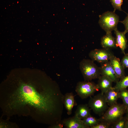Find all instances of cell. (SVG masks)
I'll list each match as a JSON object with an SVG mask.
<instances>
[{
  "label": "cell",
  "mask_w": 128,
  "mask_h": 128,
  "mask_svg": "<svg viewBox=\"0 0 128 128\" xmlns=\"http://www.w3.org/2000/svg\"><path fill=\"white\" fill-rule=\"evenodd\" d=\"M90 110L88 104L79 105L75 111V115L80 119H83L91 115Z\"/></svg>",
  "instance_id": "2e32d148"
},
{
  "label": "cell",
  "mask_w": 128,
  "mask_h": 128,
  "mask_svg": "<svg viewBox=\"0 0 128 128\" xmlns=\"http://www.w3.org/2000/svg\"><path fill=\"white\" fill-rule=\"evenodd\" d=\"M109 61L118 78L120 80L123 78L125 76V69L121 64L119 59L114 55Z\"/></svg>",
  "instance_id": "9c48e42d"
},
{
  "label": "cell",
  "mask_w": 128,
  "mask_h": 128,
  "mask_svg": "<svg viewBox=\"0 0 128 128\" xmlns=\"http://www.w3.org/2000/svg\"><path fill=\"white\" fill-rule=\"evenodd\" d=\"M79 67L85 81L98 79L101 75L100 67L91 59H83L80 62Z\"/></svg>",
  "instance_id": "3957f363"
},
{
  "label": "cell",
  "mask_w": 128,
  "mask_h": 128,
  "mask_svg": "<svg viewBox=\"0 0 128 128\" xmlns=\"http://www.w3.org/2000/svg\"><path fill=\"white\" fill-rule=\"evenodd\" d=\"M127 119L123 117L116 122L112 125L113 128H125Z\"/></svg>",
  "instance_id": "44dd1931"
},
{
  "label": "cell",
  "mask_w": 128,
  "mask_h": 128,
  "mask_svg": "<svg viewBox=\"0 0 128 128\" xmlns=\"http://www.w3.org/2000/svg\"><path fill=\"white\" fill-rule=\"evenodd\" d=\"M120 62L125 69L128 68V53L124 55Z\"/></svg>",
  "instance_id": "cb8c5ba5"
},
{
  "label": "cell",
  "mask_w": 128,
  "mask_h": 128,
  "mask_svg": "<svg viewBox=\"0 0 128 128\" xmlns=\"http://www.w3.org/2000/svg\"><path fill=\"white\" fill-rule=\"evenodd\" d=\"M62 123L67 128H88L83 124L82 119L75 115L72 117L65 119Z\"/></svg>",
  "instance_id": "8fae6325"
},
{
  "label": "cell",
  "mask_w": 128,
  "mask_h": 128,
  "mask_svg": "<svg viewBox=\"0 0 128 128\" xmlns=\"http://www.w3.org/2000/svg\"><path fill=\"white\" fill-rule=\"evenodd\" d=\"M99 90L96 84L91 81L79 82L77 83L75 88V91L77 95L82 99L91 96Z\"/></svg>",
  "instance_id": "8992f818"
},
{
  "label": "cell",
  "mask_w": 128,
  "mask_h": 128,
  "mask_svg": "<svg viewBox=\"0 0 128 128\" xmlns=\"http://www.w3.org/2000/svg\"><path fill=\"white\" fill-rule=\"evenodd\" d=\"M2 115L0 118V128H18L19 126L16 123L10 121V118H7L6 119H3Z\"/></svg>",
  "instance_id": "ac0fdd59"
},
{
  "label": "cell",
  "mask_w": 128,
  "mask_h": 128,
  "mask_svg": "<svg viewBox=\"0 0 128 128\" xmlns=\"http://www.w3.org/2000/svg\"><path fill=\"white\" fill-rule=\"evenodd\" d=\"M116 36L115 41L117 47H119L122 53L124 55L125 54V50L127 46V40L125 34L123 32H121L117 28L114 30Z\"/></svg>",
  "instance_id": "7c38bea8"
},
{
  "label": "cell",
  "mask_w": 128,
  "mask_h": 128,
  "mask_svg": "<svg viewBox=\"0 0 128 128\" xmlns=\"http://www.w3.org/2000/svg\"><path fill=\"white\" fill-rule=\"evenodd\" d=\"M123 0H110L112 5L114 9V12L116 10L123 11L122 9L121 6L123 3Z\"/></svg>",
  "instance_id": "7402d4cb"
},
{
  "label": "cell",
  "mask_w": 128,
  "mask_h": 128,
  "mask_svg": "<svg viewBox=\"0 0 128 128\" xmlns=\"http://www.w3.org/2000/svg\"><path fill=\"white\" fill-rule=\"evenodd\" d=\"M125 128H128V119H127Z\"/></svg>",
  "instance_id": "4316f807"
},
{
  "label": "cell",
  "mask_w": 128,
  "mask_h": 128,
  "mask_svg": "<svg viewBox=\"0 0 128 128\" xmlns=\"http://www.w3.org/2000/svg\"><path fill=\"white\" fill-rule=\"evenodd\" d=\"M114 55L110 49L103 48L92 50L89 54V57L91 60L101 64L109 61Z\"/></svg>",
  "instance_id": "52a82bcc"
},
{
  "label": "cell",
  "mask_w": 128,
  "mask_h": 128,
  "mask_svg": "<svg viewBox=\"0 0 128 128\" xmlns=\"http://www.w3.org/2000/svg\"><path fill=\"white\" fill-rule=\"evenodd\" d=\"M126 115L125 116L126 119H128V109H127V111L126 113Z\"/></svg>",
  "instance_id": "83f0119b"
},
{
  "label": "cell",
  "mask_w": 128,
  "mask_h": 128,
  "mask_svg": "<svg viewBox=\"0 0 128 128\" xmlns=\"http://www.w3.org/2000/svg\"><path fill=\"white\" fill-rule=\"evenodd\" d=\"M127 14V16L123 20L119 21L124 26L125 29L123 32L125 34L128 32V13Z\"/></svg>",
  "instance_id": "d4e9b609"
},
{
  "label": "cell",
  "mask_w": 128,
  "mask_h": 128,
  "mask_svg": "<svg viewBox=\"0 0 128 128\" xmlns=\"http://www.w3.org/2000/svg\"><path fill=\"white\" fill-rule=\"evenodd\" d=\"M99 16V24L106 33L112 32L117 28L119 17L115 12L107 11Z\"/></svg>",
  "instance_id": "277c9868"
},
{
  "label": "cell",
  "mask_w": 128,
  "mask_h": 128,
  "mask_svg": "<svg viewBox=\"0 0 128 128\" xmlns=\"http://www.w3.org/2000/svg\"><path fill=\"white\" fill-rule=\"evenodd\" d=\"M82 120L83 124L88 128H91L100 122L99 119H97L91 115Z\"/></svg>",
  "instance_id": "e0dca14e"
},
{
  "label": "cell",
  "mask_w": 128,
  "mask_h": 128,
  "mask_svg": "<svg viewBox=\"0 0 128 128\" xmlns=\"http://www.w3.org/2000/svg\"><path fill=\"white\" fill-rule=\"evenodd\" d=\"M74 97L73 94L71 92L67 93L64 95V104L68 115L71 114L73 107L77 104Z\"/></svg>",
  "instance_id": "5bb4252c"
},
{
  "label": "cell",
  "mask_w": 128,
  "mask_h": 128,
  "mask_svg": "<svg viewBox=\"0 0 128 128\" xmlns=\"http://www.w3.org/2000/svg\"><path fill=\"white\" fill-rule=\"evenodd\" d=\"M88 105L96 114L102 115L108 108L104 94L101 93L90 97Z\"/></svg>",
  "instance_id": "5b68a950"
},
{
  "label": "cell",
  "mask_w": 128,
  "mask_h": 128,
  "mask_svg": "<svg viewBox=\"0 0 128 128\" xmlns=\"http://www.w3.org/2000/svg\"><path fill=\"white\" fill-rule=\"evenodd\" d=\"M64 97L58 84L45 76H14L0 87V107L7 118L30 117L52 126L61 122Z\"/></svg>",
  "instance_id": "6da1fadb"
},
{
  "label": "cell",
  "mask_w": 128,
  "mask_h": 128,
  "mask_svg": "<svg viewBox=\"0 0 128 128\" xmlns=\"http://www.w3.org/2000/svg\"><path fill=\"white\" fill-rule=\"evenodd\" d=\"M110 124L107 122H100L91 128H108L110 127Z\"/></svg>",
  "instance_id": "603a6c76"
},
{
  "label": "cell",
  "mask_w": 128,
  "mask_h": 128,
  "mask_svg": "<svg viewBox=\"0 0 128 128\" xmlns=\"http://www.w3.org/2000/svg\"><path fill=\"white\" fill-rule=\"evenodd\" d=\"M114 87L119 91L126 88L128 87V75L125 76L117 82Z\"/></svg>",
  "instance_id": "d6986e66"
},
{
  "label": "cell",
  "mask_w": 128,
  "mask_h": 128,
  "mask_svg": "<svg viewBox=\"0 0 128 128\" xmlns=\"http://www.w3.org/2000/svg\"><path fill=\"white\" fill-rule=\"evenodd\" d=\"M120 97L122 100L123 104L128 109V90L126 88L120 90Z\"/></svg>",
  "instance_id": "ffe728a7"
},
{
  "label": "cell",
  "mask_w": 128,
  "mask_h": 128,
  "mask_svg": "<svg viewBox=\"0 0 128 128\" xmlns=\"http://www.w3.org/2000/svg\"></svg>",
  "instance_id": "f1b7e54d"
},
{
  "label": "cell",
  "mask_w": 128,
  "mask_h": 128,
  "mask_svg": "<svg viewBox=\"0 0 128 128\" xmlns=\"http://www.w3.org/2000/svg\"><path fill=\"white\" fill-rule=\"evenodd\" d=\"M96 84L97 88L101 91V93L104 94L112 87L113 81L108 77L101 75L98 78Z\"/></svg>",
  "instance_id": "4fadbf2b"
},
{
  "label": "cell",
  "mask_w": 128,
  "mask_h": 128,
  "mask_svg": "<svg viewBox=\"0 0 128 128\" xmlns=\"http://www.w3.org/2000/svg\"><path fill=\"white\" fill-rule=\"evenodd\" d=\"M119 91L114 87H112L104 94L106 101L110 106L117 103L118 100L120 98Z\"/></svg>",
  "instance_id": "30bf717a"
},
{
  "label": "cell",
  "mask_w": 128,
  "mask_h": 128,
  "mask_svg": "<svg viewBox=\"0 0 128 128\" xmlns=\"http://www.w3.org/2000/svg\"><path fill=\"white\" fill-rule=\"evenodd\" d=\"M127 109L123 104L117 103L108 108L99 119L100 122H107L112 125L123 117Z\"/></svg>",
  "instance_id": "7a4b0ae2"
},
{
  "label": "cell",
  "mask_w": 128,
  "mask_h": 128,
  "mask_svg": "<svg viewBox=\"0 0 128 128\" xmlns=\"http://www.w3.org/2000/svg\"><path fill=\"white\" fill-rule=\"evenodd\" d=\"M101 64L100 67L101 75L108 77L116 83L119 81L110 61Z\"/></svg>",
  "instance_id": "ba28073f"
},
{
  "label": "cell",
  "mask_w": 128,
  "mask_h": 128,
  "mask_svg": "<svg viewBox=\"0 0 128 128\" xmlns=\"http://www.w3.org/2000/svg\"><path fill=\"white\" fill-rule=\"evenodd\" d=\"M63 126L62 123H61L60 122L54 125L49 126V128H62L63 127Z\"/></svg>",
  "instance_id": "484cf974"
},
{
  "label": "cell",
  "mask_w": 128,
  "mask_h": 128,
  "mask_svg": "<svg viewBox=\"0 0 128 128\" xmlns=\"http://www.w3.org/2000/svg\"><path fill=\"white\" fill-rule=\"evenodd\" d=\"M101 43L103 48L110 49L117 47L115 38L112 35V32L106 33L101 38Z\"/></svg>",
  "instance_id": "9a60e30c"
}]
</instances>
